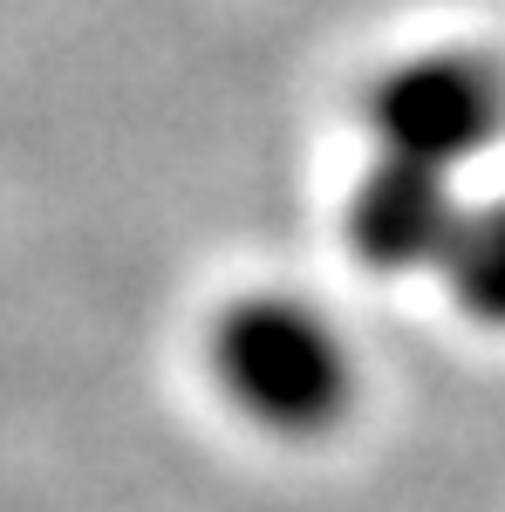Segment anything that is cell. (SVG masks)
Segmentation results:
<instances>
[{"mask_svg": "<svg viewBox=\"0 0 505 512\" xmlns=\"http://www.w3.org/2000/svg\"><path fill=\"white\" fill-rule=\"evenodd\" d=\"M458 219L465 212L451 205V178L410 158H376L355 178L349 205H342V233H349L355 267L389 274V280L444 267Z\"/></svg>", "mask_w": 505, "mask_h": 512, "instance_id": "cell-3", "label": "cell"}, {"mask_svg": "<svg viewBox=\"0 0 505 512\" xmlns=\"http://www.w3.org/2000/svg\"><path fill=\"white\" fill-rule=\"evenodd\" d=\"M362 117L383 158H410L430 171H458L505 137V62L485 48H424L389 62L369 82Z\"/></svg>", "mask_w": 505, "mask_h": 512, "instance_id": "cell-2", "label": "cell"}, {"mask_svg": "<svg viewBox=\"0 0 505 512\" xmlns=\"http://www.w3.org/2000/svg\"><path fill=\"white\" fill-rule=\"evenodd\" d=\"M212 376L253 431L280 444H314L342 431L355 410V349L301 294H239L212 321Z\"/></svg>", "mask_w": 505, "mask_h": 512, "instance_id": "cell-1", "label": "cell"}, {"mask_svg": "<svg viewBox=\"0 0 505 512\" xmlns=\"http://www.w3.org/2000/svg\"><path fill=\"white\" fill-rule=\"evenodd\" d=\"M444 287L458 301V315L505 335V198L492 205H471L451 233V253H444Z\"/></svg>", "mask_w": 505, "mask_h": 512, "instance_id": "cell-4", "label": "cell"}]
</instances>
